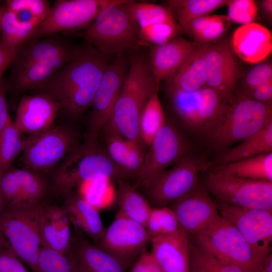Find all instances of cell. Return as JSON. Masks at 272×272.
<instances>
[{"mask_svg":"<svg viewBox=\"0 0 272 272\" xmlns=\"http://www.w3.org/2000/svg\"><path fill=\"white\" fill-rule=\"evenodd\" d=\"M108 65L106 56L88 44L39 89L57 102L60 110L79 115L92 106Z\"/></svg>","mask_w":272,"mask_h":272,"instance_id":"cell-1","label":"cell"},{"mask_svg":"<svg viewBox=\"0 0 272 272\" xmlns=\"http://www.w3.org/2000/svg\"><path fill=\"white\" fill-rule=\"evenodd\" d=\"M30 39L17 47L12 79L21 91L39 89L66 64L79 49L54 36Z\"/></svg>","mask_w":272,"mask_h":272,"instance_id":"cell-2","label":"cell"},{"mask_svg":"<svg viewBox=\"0 0 272 272\" xmlns=\"http://www.w3.org/2000/svg\"><path fill=\"white\" fill-rule=\"evenodd\" d=\"M159 86L150 72L148 59L134 56L110 116L102 129L144 145L140 131L141 114L149 98L158 92Z\"/></svg>","mask_w":272,"mask_h":272,"instance_id":"cell-3","label":"cell"},{"mask_svg":"<svg viewBox=\"0 0 272 272\" xmlns=\"http://www.w3.org/2000/svg\"><path fill=\"white\" fill-rule=\"evenodd\" d=\"M128 1L105 8L84 33L88 43L105 56L141 46L140 27L125 6Z\"/></svg>","mask_w":272,"mask_h":272,"instance_id":"cell-4","label":"cell"},{"mask_svg":"<svg viewBox=\"0 0 272 272\" xmlns=\"http://www.w3.org/2000/svg\"><path fill=\"white\" fill-rule=\"evenodd\" d=\"M168 95L183 126L206 140L224 121L230 104L206 86L194 91L175 92Z\"/></svg>","mask_w":272,"mask_h":272,"instance_id":"cell-5","label":"cell"},{"mask_svg":"<svg viewBox=\"0 0 272 272\" xmlns=\"http://www.w3.org/2000/svg\"><path fill=\"white\" fill-rule=\"evenodd\" d=\"M200 250L245 272H258L251 248L238 230L220 215L203 229L188 235Z\"/></svg>","mask_w":272,"mask_h":272,"instance_id":"cell-6","label":"cell"},{"mask_svg":"<svg viewBox=\"0 0 272 272\" xmlns=\"http://www.w3.org/2000/svg\"><path fill=\"white\" fill-rule=\"evenodd\" d=\"M41 203L32 206H6L0 214V232L6 247L13 251L34 272H37L41 248Z\"/></svg>","mask_w":272,"mask_h":272,"instance_id":"cell-7","label":"cell"},{"mask_svg":"<svg viewBox=\"0 0 272 272\" xmlns=\"http://www.w3.org/2000/svg\"><path fill=\"white\" fill-rule=\"evenodd\" d=\"M271 123V104L237 96L230 103L224 121L206 140L213 149L222 152Z\"/></svg>","mask_w":272,"mask_h":272,"instance_id":"cell-8","label":"cell"},{"mask_svg":"<svg viewBox=\"0 0 272 272\" xmlns=\"http://www.w3.org/2000/svg\"><path fill=\"white\" fill-rule=\"evenodd\" d=\"M209 166L201 156L190 153L142 187L145 198L152 208L167 207L192 191Z\"/></svg>","mask_w":272,"mask_h":272,"instance_id":"cell-9","label":"cell"},{"mask_svg":"<svg viewBox=\"0 0 272 272\" xmlns=\"http://www.w3.org/2000/svg\"><path fill=\"white\" fill-rule=\"evenodd\" d=\"M102 179L119 180L118 171L107 152L86 143L71 153L56 170L53 181L58 192L67 194L85 182Z\"/></svg>","mask_w":272,"mask_h":272,"instance_id":"cell-10","label":"cell"},{"mask_svg":"<svg viewBox=\"0 0 272 272\" xmlns=\"http://www.w3.org/2000/svg\"><path fill=\"white\" fill-rule=\"evenodd\" d=\"M200 182L219 201L272 211V182L251 180L213 170Z\"/></svg>","mask_w":272,"mask_h":272,"instance_id":"cell-11","label":"cell"},{"mask_svg":"<svg viewBox=\"0 0 272 272\" xmlns=\"http://www.w3.org/2000/svg\"><path fill=\"white\" fill-rule=\"evenodd\" d=\"M219 215L240 232L251 249L260 268L271 254L272 211L245 208L215 201Z\"/></svg>","mask_w":272,"mask_h":272,"instance_id":"cell-12","label":"cell"},{"mask_svg":"<svg viewBox=\"0 0 272 272\" xmlns=\"http://www.w3.org/2000/svg\"><path fill=\"white\" fill-rule=\"evenodd\" d=\"M127 1H56L31 39L52 36L61 31L87 28L105 8Z\"/></svg>","mask_w":272,"mask_h":272,"instance_id":"cell-13","label":"cell"},{"mask_svg":"<svg viewBox=\"0 0 272 272\" xmlns=\"http://www.w3.org/2000/svg\"><path fill=\"white\" fill-rule=\"evenodd\" d=\"M148 148L133 185L136 189L142 187L169 166L190 153L191 149L180 130L166 120Z\"/></svg>","mask_w":272,"mask_h":272,"instance_id":"cell-14","label":"cell"},{"mask_svg":"<svg viewBox=\"0 0 272 272\" xmlns=\"http://www.w3.org/2000/svg\"><path fill=\"white\" fill-rule=\"evenodd\" d=\"M74 142L71 130L52 126L25 140L23 162L29 170L37 172L47 171L71 150Z\"/></svg>","mask_w":272,"mask_h":272,"instance_id":"cell-15","label":"cell"},{"mask_svg":"<svg viewBox=\"0 0 272 272\" xmlns=\"http://www.w3.org/2000/svg\"><path fill=\"white\" fill-rule=\"evenodd\" d=\"M126 66L121 53L105 70L92 105L87 144L96 145L99 132L108 120L126 77Z\"/></svg>","mask_w":272,"mask_h":272,"instance_id":"cell-16","label":"cell"},{"mask_svg":"<svg viewBox=\"0 0 272 272\" xmlns=\"http://www.w3.org/2000/svg\"><path fill=\"white\" fill-rule=\"evenodd\" d=\"M205 86L230 103L240 76L235 54L226 41L210 43L204 55Z\"/></svg>","mask_w":272,"mask_h":272,"instance_id":"cell-17","label":"cell"},{"mask_svg":"<svg viewBox=\"0 0 272 272\" xmlns=\"http://www.w3.org/2000/svg\"><path fill=\"white\" fill-rule=\"evenodd\" d=\"M150 241L144 226L117 214L97 246L127 266L145 250Z\"/></svg>","mask_w":272,"mask_h":272,"instance_id":"cell-18","label":"cell"},{"mask_svg":"<svg viewBox=\"0 0 272 272\" xmlns=\"http://www.w3.org/2000/svg\"><path fill=\"white\" fill-rule=\"evenodd\" d=\"M172 205L170 208L188 235L206 227L219 215L215 201L200 181L192 191Z\"/></svg>","mask_w":272,"mask_h":272,"instance_id":"cell-19","label":"cell"},{"mask_svg":"<svg viewBox=\"0 0 272 272\" xmlns=\"http://www.w3.org/2000/svg\"><path fill=\"white\" fill-rule=\"evenodd\" d=\"M60 107L44 94L25 95L17 108L14 122L22 133H39L51 126Z\"/></svg>","mask_w":272,"mask_h":272,"instance_id":"cell-20","label":"cell"},{"mask_svg":"<svg viewBox=\"0 0 272 272\" xmlns=\"http://www.w3.org/2000/svg\"><path fill=\"white\" fill-rule=\"evenodd\" d=\"M76 229L69 256L77 272H125L127 266L124 263L90 243Z\"/></svg>","mask_w":272,"mask_h":272,"instance_id":"cell-21","label":"cell"},{"mask_svg":"<svg viewBox=\"0 0 272 272\" xmlns=\"http://www.w3.org/2000/svg\"><path fill=\"white\" fill-rule=\"evenodd\" d=\"M199 45L179 37L163 45H147L150 47L148 63L156 83L159 85L170 78Z\"/></svg>","mask_w":272,"mask_h":272,"instance_id":"cell-22","label":"cell"},{"mask_svg":"<svg viewBox=\"0 0 272 272\" xmlns=\"http://www.w3.org/2000/svg\"><path fill=\"white\" fill-rule=\"evenodd\" d=\"M151 253L163 272H190L189 238L183 230L152 237Z\"/></svg>","mask_w":272,"mask_h":272,"instance_id":"cell-23","label":"cell"},{"mask_svg":"<svg viewBox=\"0 0 272 272\" xmlns=\"http://www.w3.org/2000/svg\"><path fill=\"white\" fill-rule=\"evenodd\" d=\"M71 221L64 207L42 203L40 232L41 247L68 255L72 244Z\"/></svg>","mask_w":272,"mask_h":272,"instance_id":"cell-24","label":"cell"},{"mask_svg":"<svg viewBox=\"0 0 272 272\" xmlns=\"http://www.w3.org/2000/svg\"><path fill=\"white\" fill-rule=\"evenodd\" d=\"M231 48L236 55L246 62H261L271 52V33L258 23L241 25L233 33Z\"/></svg>","mask_w":272,"mask_h":272,"instance_id":"cell-25","label":"cell"},{"mask_svg":"<svg viewBox=\"0 0 272 272\" xmlns=\"http://www.w3.org/2000/svg\"><path fill=\"white\" fill-rule=\"evenodd\" d=\"M210 43L199 45L166 81L168 93L192 92L205 86L204 55Z\"/></svg>","mask_w":272,"mask_h":272,"instance_id":"cell-26","label":"cell"},{"mask_svg":"<svg viewBox=\"0 0 272 272\" xmlns=\"http://www.w3.org/2000/svg\"><path fill=\"white\" fill-rule=\"evenodd\" d=\"M71 223L76 229L84 232L97 245L105 231L99 211L79 194L70 197L63 206Z\"/></svg>","mask_w":272,"mask_h":272,"instance_id":"cell-27","label":"cell"},{"mask_svg":"<svg viewBox=\"0 0 272 272\" xmlns=\"http://www.w3.org/2000/svg\"><path fill=\"white\" fill-rule=\"evenodd\" d=\"M272 153V123L242 141L237 146L221 152L215 166Z\"/></svg>","mask_w":272,"mask_h":272,"instance_id":"cell-28","label":"cell"},{"mask_svg":"<svg viewBox=\"0 0 272 272\" xmlns=\"http://www.w3.org/2000/svg\"><path fill=\"white\" fill-rule=\"evenodd\" d=\"M212 170L251 180L272 182V153L215 166Z\"/></svg>","mask_w":272,"mask_h":272,"instance_id":"cell-29","label":"cell"},{"mask_svg":"<svg viewBox=\"0 0 272 272\" xmlns=\"http://www.w3.org/2000/svg\"><path fill=\"white\" fill-rule=\"evenodd\" d=\"M116 198L119 207L117 214L146 228L152 207L133 185L123 180H118Z\"/></svg>","mask_w":272,"mask_h":272,"instance_id":"cell-30","label":"cell"},{"mask_svg":"<svg viewBox=\"0 0 272 272\" xmlns=\"http://www.w3.org/2000/svg\"><path fill=\"white\" fill-rule=\"evenodd\" d=\"M229 0H169L166 3L181 27L190 20L208 14L225 5Z\"/></svg>","mask_w":272,"mask_h":272,"instance_id":"cell-31","label":"cell"},{"mask_svg":"<svg viewBox=\"0 0 272 272\" xmlns=\"http://www.w3.org/2000/svg\"><path fill=\"white\" fill-rule=\"evenodd\" d=\"M125 6L133 17L140 29L160 23L179 24L167 6L129 0Z\"/></svg>","mask_w":272,"mask_h":272,"instance_id":"cell-32","label":"cell"},{"mask_svg":"<svg viewBox=\"0 0 272 272\" xmlns=\"http://www.w3.org/2000/svg\"><path fill=\"white\" fill-rule=\"evenodd\" d=\"M165 122L163 109L158 92H156L147 101L140 118V135L145 147L150 146L155 135Z\"/></svg>","mask_w":272,"mask_h":272,"instance_id":"cell-33","label":"cell"},{"mask_svg":"<svg viewBox=\"0 0 272 272\" xmlns=\"http://www.w3.org/2000/svg\"><path fill=\"white\" fill-rule=\"evenodd\" d=\"M24 144L21 132L11 119L0 134V179L23 151Z\"/></svg>","mask_w":272,"mask_h":272,"instance_id":"cell-34","label":"cell"},{"mask_svg":"<svg viewBox=\"0 0 272 272\" xmlns=\"http://www.w3.org/2000/svg\"><path fill=\"white\" fill-rule=\"evenodd\" d=\"M110 179L85 182L79 186V195L97 210L111 206L116 198V192Z\"/></svg>","mask_w":272,"mask_h":272,"instance_id":"cell-35","label":"cell"},{"mask_svg":"<svg viewBox=\"0 0 272 272\" xmlns=\"http://www.w3.org/2000/svg\"><path fill=\"white\" fill-rule=\"evenodd\" d=\"M27 206L38 205L46 192L45 179L38 173L29 169H14Z\"/></svg>","mask_w":272,"mask_h":272,"instance_id":"cell-36","label":"cell"},{"mask_svg":"<svg viewBox=\"0 0 272 272\" xmlns=\"http://www.w3.org/2000/svg\"><path fill=\"white\" fill-rule=\"evenodd\" d=\"M146 229L150 237L175 234L183 230L173 210L168 207L152 208Z\"/></svg>","mask_w":272,"mask_h":272,"instance_id":"cell-37","label":"cell"},{"mask_svg":"<svg viewBox=\"0 0 272 272\" xmlns=\"http://www.w3.org/2000/svg\"><path fill=\"white\" fill-rule=\"evenodd\" d=\"M190 266L206 272H245L240 267L219 260L203 252L189 239Z\"/></svg>","mask_w":272,"mask_h":272,"instance_id":"cell-38","label":"cell"},{"mask_svg":"<svg viewBox=\"0 0 272 272\" xmlns=\"http://www.w3.org/2000/svg\"><path fill=\"white\" fill-rule=\"evenodd\" d=\"M179 24L160 23L140 29L141 45H160L177 37L182 32Z\"/></svg>","mask_w":272,"mask_h":272,"instance_id":"cell-39","label":"cell"},{"mask_svg":"<svg viewBox=\"0 0 272 272\" xmlns=\"http://www.w3.org/2000/svg\"><path fill=\"white\" fill-rule=\"evenodd\" d=\"M37 272H76L68 255L54 250L41 247L38 259Z\"/></svg>","mask_w":272,"mask_h":272,"instance_id":"cell-40","label":"cell"},{"mask_svg":"<svg viewBox=\"0 0 272 272\" xmlns=\"http://www.w3.org/2000/svg\"><path fill=\"white\" fill-rule=\"evenodd\" d=\"M106 135L107 153L116 166L121 179V171L123 167L130 148V141L112 130L103 129Z\"/></svg>","mask_w":272,"mask_h":272,"instance_id":"cell-41","label":"cell"},{"mask_svg":"<svg viewBox=\"0 0 272 272\" xmlns=\"http://www.w3.org/2000/svg\"><path fill=\"white\" fill-rule=\"evenodd\" d=\"M0 189L6 206H27L14 169H9L2 175Z\"/></svg>","mask_w":272,"mask_h":272,"instance_id":"cell-42","label":"cell"},{"mask_svg":"<svg viewBox=\"0 0 272 272\" xmlns=\"http://www.w3.org/2000/svg\"><path fill=\"white\" fill-rule=\"evenodd\" d=\"M228 17L242 25L253 23L257 15V6L253 0H229Z\"/></svg>","mask_w":272,"mask_h":272,"instance_id":"cell-43","label":"cell"},{"mask_svg":"<svg viewBox=\"0 0 272 272\" xmlns=\"http://www.w3.org/2000/svg\"><path fill=\"white\" fill-rule=\"evenodd\" d=\"M230 23L227 16L209 15L202 30L194 42L203 44L217 40L227 31Z\"/></svg>","mask_w":272,"mask_h":272,"instance_id":"cell-44","label":"cell"},{"mask_svg":"<svg viewBox=\"0 0 272 272\" xmlns=\"http://www.w3.org/2000/svg\"><path fill=\"white\" fill-rule=\"evenodd\" d=\"M7 10L15 13L25 11L34 17L44 20L50 11L49 3L45 0H8Z\"/></svg>","mask_w":272,"mask_h":272,"instance_id":"cell-45","label":"cell"},{"mask_svg":"<svg viewBox=\"0 0 272 272\" xmlns=\"http://www.w3.org/2000/svg\"><path fill=\"white\" fill-rule=\"evenodd\" d=\"M272 81L271 63L258 64L252 67L246 75L244 80V89L238 93L243 96L256 88Z\"/></svg>","mask_w":272,"mask_h":272,"instance_id":"cell-46","label":"cell"},{"mask_svg":"<svg viewBox=\"0 0 272 272\" xmlns=\"http://www.w3.org/2000/svg\"><path fill=\"white\" fill-rule=\"evenodd\" d=\"M19 20L14 12L6 8L1 22L2 42L10 47L14 46V40Z\"/></svg>","mask_w":272,"mask_h":272,"instance_id":"cell-47","label":"cell"},{"mask_svg":"<svg viewBox=\"0 0 272 272\" xmlns=\"http://www.w3.org/2000/svg\"><path fill=\"white\" fill-rule=\"evenodd\" d=\"M0 272H29L17 255L6 247L0 250Z\"/></svg>","mask_w":272,"mask_h":272,"instance_id":"cell-48","label":"cell"},{"mask_svg":"<svg viewBox=\"0 0 272 272\" xmlns=\"http://www.w3.org/2000/svg\"><path fill=\"white\" fill-rule=\"evenodd\" d=\"M130 272H163L151 252L144 251L133 264Z\"/></svg>","mask_w":272,"mask_h":272,"instance_id":"cell-49","label":"cell"},{"mask_svg":"<svg viewBox=\"0 0 272 272\" xmlns=\"http://www.w3.org/2000/svg\"><path fill=\"white\" fill-rule=\"evenodd\" d=\"M240 96L264 104L271 105L272 81L269 82L256 88L247 93L243 96Z\"/></svg>","mask_w":272,"mask_h":272,"instance_id":"cell-50","label":"cell"},{"mask_svg":"<svg viewBox=\"0 0 272 272\" xmlns=\"http://www.w3.org/2000/svg\"><path fill=\"white\" fill-rule=\"evenodd\" d=\"M17 47H10L5 45L0 39V81L6 70L12 64Z\"/></svg>","mask_w":272,"mask_h":272,"instance_id":"cell-51","label":"cell"},{"mask_svg":"<svg viewBox=\"0 0 272 272\" xmlns=\"http://www.w3.org/2000/svg\"><path fill=\"white\" fill-rule=\"evenodd\" d=\"M11 119L6 101V87L2 79L0 81V134Z\"/></svg>","mask_w":272,"mask_h":272,"instance_id":"cell-52","label":"cell"},{"mask_svg":"<svg viewBox=\"0 0 272 272\" xmlns=\"http://www.w3.org/2000/svg\"><path fill=\"white\" fill-rule=\"evenodd\" d=\"M258 272H272V254H270L261 264Z\"/></svg>","mask_w":272,"mask_h":272,"instance_id":"cell-53","label":"cell"},{"mask_svg":"<svg viewBox=\"0 0 272 272\" xmlns=\"http://www.w3.org/2000/svg\"><path fill=\"white\" fill-rule=\"evenodd\" d=\"M263 11L267 17L271 18L272 15V1L264 0L261 2Z\"/></svg>","mask_w":272,"mask_h":272,"instance_id":"cell-54","label":"cell"},{"mask_svg":"<svg viewBox=\"0 0 272 272\" xmlns=\"http://www.w3.org/2000/svg\"><path fill=\"white\" fill-rule=\"evenodd\" d=\"M6 207L5 201L4 200L1 189H0V214L2 212Z\"/></svg>","mask_w":272,"mask_h":272,"instance_id":"cell-55","label":"cell"},{"mask_svg":"<svg viewBox=\"0 0 272 272\" xmlns=\"http://www.w3.org/2000/svg\"><path fill=\"white\" fill-rule=\"evenodd\" d=\"M5 247H6V246H5L4 240L0 232V250Z\"/></svg>","mask_w":272,"mask_h":272,"instance_id":"cell-56","label":"cell"},{"mask_svg":"<svg viewBox=\"0 0 272 272\" xmlns=\"http://www.w3.org/2000/svg\"><path fill=\"white\" fill-rule=\"evenodd\" d=\"M190 272H206V271H204L201 269H199L195 267H193L191 266H190Z\"/></svg>","mask_w":272,"mask_h":272,"instance_id":"cell-57","label":"cell"},{"mask_svg":"<svg viewBox=\"0 0 272 272\" xmlns=\"http://www.w3.org/2000/svg\"><path fill=\"white\" fill-rule=\"evenodd\" d=\"M76 272H77V271H76Z\"/></svg>","mask_w":272,"mask_h":272,"instance_id":"cell-58","label":"cell"}]
</instances>
